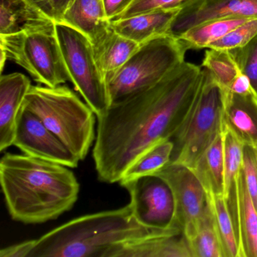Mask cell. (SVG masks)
<instances>
[{
  "label": "cell",
  "instance_id": "14",
  "mask_svg": "<svg viewBox=\"0 0 257 257\" xmlns=\"http://www.w3.org/2000/svg\"><path fill=\"white\" fill-rule=\"evenodd\" d=\"M222 127L231 130L243 143L257 145V98L223 91Z\"/></svg>",
  "mask_w": 257,
  "mask_h": 257
},
{
  "label": "cell",
  "instance_id": "9",
  "mask_svg": "<svg viewBox=\"0 0 257 257\" xmlns=\"http://www.w3.org/2000/svg\"><path fill=\"white\" fill-rule=\"evenodd\" d=\"M153 175L162 178L171 189L174 202L172 225L186 238L193 234L207 205V194L190 168L169 163Z\"/></svg>",
  "mask_w": 257,
  "mask_h": 257
},
{
  "label": "cell",
  "instance_id": "6",
  "mask_svg": "<svg viewBox=\"0 0 257 257\" xmlns=\"http://www.w3.org/2000/svg\"><path fill=\"white\" fill-rule=\"evenodd\" d=\"M186 51L179 39L168 34L140 45L125 64L106 82L110 105L160 82L184 62Z\"/></svg>",
  "mask_w": 257,
  "mask_h": 257
},
{
  "label": "cell",
  "instance_id": "15",
  "mask_svg": "<svg viewBox=\"0 0 257 257\" xmlns=\"http://www.w3.org/2000/svg\"><path fill=\"white\" fill-rule=\"evenodd\" d=\"M180 9L155 10L127 19L110 22L119 35L141 45L154 37L168 34L171 23Z\"/></svg>",
  "mask_w": 257,
  "mask_h": 257
},
{
  "label": "cell",
  "instance_id": "34",
  "mask_svg": "<svg viewBox=\"0 0 257 257\" xmlns=\"http://www.w3.org/2000/svg\"><path fill=\"white\" fill-rule=\"evenodd\" d=\"M134 0H103L105 13L109 22L113 21L131 5Z\"/></svg>",
  "mask_w": 257,
  "mask_h": 257
},
{
  "label": "cell",
  "instance_id": "1",
  "mask_svg": "<svg viewBox=\"0 0 257 257\" xmlns=\"http://www.w3.org/2000/svg\"><path fill=\"white\" fill-rule=\"evenodd\" d=\"M202 79V68L184 62L162 80L111 104L97 116L93 159L97 178L119 182L147 150L170 140L184 121Z\"/></svg>",
  "mask_w": 257,
  "mask_h": 257
},
{
  "label": "cell",
  "instance_id": "3",
  "mask_svg": "<svg viewBox=\"0 0 257 257\" xmlns=\"http://www.w3.org/2000/svg\"><path fill=\"white\" fill-rule=\"evenodd\" d=\"M178 228L140 223L131 204L72 219L34 240L29 257H108L115 248L144 237L182 234Z\"/></svg>",
  "mask_w": 257,
  "mask_h": 257
},
{
  "label": "cell",
  "instance_id": "23",
  "mask_svg": "<svg viewBox=\"0 0 257 257\" xmlns=\"http://www.w3.org/2000/svg\"><path fill=\"white\" fill-rule=\"evenodd\" d=\"M249 19L228 18L215 19L197 25L186 31L179 40L186 49H207Z\"/></svg>",
  "mask_w": 257,
  "mask_h": 257
},
{
  "label": "cell",
  "instance_id": "36",
  "mask_svg": "<svg viewBox=\"0 0 257 257\" xmlns=\"http://www.w3.org/2000/svg\"><path fill=\"white\" fill-rule=\"evenodd\" d=\"M8 59L7 53L3 48L0 47V70L3 72L4 66H5L6 61Z\"/></svg>",
  "mask_w": 257,
  "mask_h": 257
},
{
  "label": "cell",
  "instance_id": "27",
  "mask_svg": "<svg viewBox=\"0 0 257 257\" xmlns=\"http://www.w3.org/2000/svg\"><path fill=\"white\" fill-rule=\"evenodd\" d=\"M173 149L174 144L171 140L158 143L141 155L129 167L121 180H131L155 174L170 163Z\"/></svg>",
  "mask_w": 257,
  "mask_h": 257
},
{
  "label": "cell",
  "instance_id": "5",
  "mask_svg": "<svg viewBox=\"0 0 257 257\" xmlns=\"http://www.w3.org/2000/svg\"><path fill=\"white\" fill-rule=\"evenodd\" d=\"M223 91L207 69L193 103L178 130L171 137L174 144L170 163L191 170L222 129Z\"/></svg>",
  "mask_w": 257,
  "mask_h": 257
},
{
  "label": "cell",
  "instance_id": "31",
  "mask_svg": "<svg viewBox=\"0 0 257 257\" xmlns=\"http://www.w3.org/2000/svg\"><path fill=\"white\" fill-rule=\"evenodd\" d=\"M241 171L248 191L257 208V153L254 146L243 145Z\"/></svg>",
  "mask_w": 257,
  "mask_h": 257
},
{
  "label": "cell",
  "instance_id": "10",
  "mask_svg": "<svg viewBox=\"0 0 257 257\" xmlns=\"http://www.w3.org/2000/svg\"><path fill=\"white\" fill-rule=\"evenodd\" d=\"M118 183L128 192L134 215L140 223L153 228L174 227V198L169 186L162 178L152 174Z\"/></svg>",
  "mask_w": 257,
  "mask_h": 257
},
{
  "label": "cell",
  "instance_id": "20",
  "mask_svg": "<svg viewBox=\"0 0 257 257\" xmlns=\"http://www.w3.org/2000/svg\"><path fill=\"white\" fill-rule=\"evenodd\" d=\"M53 23L27 0H1L0 36L44 28Z\"/></svg>",
  "mask_w": 257,
  "mask_h": 257
},
{
  "label": "cell",
  "instance_id": "4",
  "mask_svg": "<svg viewBox=\"0 0 257 257\" xmlns=\"http://www.w3.org/2000/svg\"><path fill=\"white\" fill-rule=\"evenodd\" d=\"M24 107L37 115L64 145L84 160L95 136L96 115L67 86H31Z\"/></svg>",
  "mask_w": 257,
  "mask_h": 257
},
{
  "label": "cell",
  "instance_id": "25",
  "mask_svg": "<svg viewBox=\"0 0 257 257\" xmlns=\"http://www.w3.org/2000/svg\"><path fill=\"white\" fill-rule=\"evenodd\" d=\"M213 215L224 257H239V244L224 195L207 197Z\"/></svg>",
  "mask_w": 257,
  "mask_h": 257
},
{
  "label": "cell",
  "instance_id": "19",
  "mask_svg": "<svg viewBox=\"0 0 257 257\" xmlns=\"http://www.w3.org/2000/svg\"><path fill=\"white\" fill-rule=\"evenodd\" d=\"M61 22L86 36L91 43L110 27L103 0H71Z\"/></svg>",
  "mask_w": 257,
  "mask_h": 257
},
{
  "label": "cell",
  "instance_id": "35",
  "mask_svg": "<svg viewBox=\"0 0 257 257\" xmlns=\"http://www.w3.org/2000/svg\"><path fill=\"white\" fill-rule=\"evenodd\" d=\"M229 91L234 94H240V95L254 94L249 79L242 73H240L234 79L232 85L230 87Z\"/></svg>",
  "mask_w": 257,
  "mask_h": 257
},
{
  "label": "cell",
  "instance_id": "21",
  "mask_svg": "<svg viewBox=\"0 0 257 257\" xmlns=\"http://www.w3.org/2000/svg\"><path fill=\"white\" fill-rule=\"evenodd\" d=\"M192 171L207 197L224 195V149L222 131L198 159Z\"/></svg>",
  "mask_w": 257,
  "mask_h": 257
},
{
  "label": "cell",
  "instance_id": "12",
  "mask_svg": "<svg viewBox=\"0 0 257 257\" xmlns=\"http://www.w3.org/2000/svg\"><path fill=\"white\" fill-rule=\"evenodd\" d=\"M257 17V0H192L173 20L168 35L178 39L191 28L208 21Z\"/></svg>",
  "mask_w": 257,
  "mask_h": 257
},
{
  "label": "cell",
  "instance_id": "17",
  "mask_svg": "<svg viewBox=\"0 0 257 257\" xmlns=\"http://www.w3.org/2000/svg\"><path fill=\"white\" fill-rule=\"evenodd\" d=\"M93 52L106 82L125 64L140 45L115 32L112 27L93 42Z\"/></svg>",
  "mask_w": 257,
  "mask_h": 257
},
{
  "label": "cell",
  "instance_id": "33",
  "mask_svg": "<svg viewBox=\"0 0 257 257\" xmlns=\"http://www.w3.org/2000/svg\"><path fill=\"white\" fill-rule=\"evenodd\" d=\"M34 240L12 245L0 250V257H29L34 247Z\"/></svg>",
  "mask_w": 257,
  "mask_h": 257
},
{
  "label": "cell",
  "instance_id": "11",
  "mask_svg": "<svg viewBox=\"0 0 257 257\" xmlns=\"http://www.w3.org/2000/svg\"><path fill=\"white\" fill-rule=\"evenodd\" d=\"M14 146L25 155L77 168V157L34 112L22 106L16 125Z\"/></svg>",
  "mask_w": 257,
  "mask_h": 257
},
{
  "label": "cell",
  "instance_id": "37",
  "mask_svg": "<svg viewBox=\"0 0 257 257\" xmlns=\"http://www.w3.org/2000/svg\"><path fill=\"white\" fill-rule=\"evenodd\" d=\"M255 150H256V153H257V145L255 146Z\"/></svg>",
  "mask_w": 257,
  "mask_h": 257
},
{
  "label": "cell",
  "instance_id": "22",
  "mask_svg": "<svg viewBox=\"0 0 257 257\" xmlns=\"http://www.w3.org/2000/svg\"><path fill=\"white\" fill-rule=\"evenodd\" d=\"M239 257H257V208L243 173L239 177Z\"/></svg>",
  "mask_w": 257,
  "mask_h": 257
},
{
  "label": "cell",
  "instance_id": "28",
  "mask_svg": "<svg viewBox=\"0 0 257 257\" xmlns=\"http://www.w3.org/2000/svg\"><path fill=\"white\" fill-rule=\"evenodd\" d=\"M257 36V17L248 19L225 37L210 45L207 49L231 51L250 43Z\"/></svg>",
  "mask_w": 257,
  "mask_h": 257
},
{
  "label": "cell",
  "instance_id": "7",
  "mask_svg": "<svg viewBox=\"0 0 257 257\" xmlns=\"http://www.w3.org/2000/svg\"><path fill=\"white\" fill-rule=\"evenodd\" d=\"M9 60L23 67L39 83L57 87L70 81L55 32V23L44 28L0 36Z\"/></svg>",
  "mask_w": 257,
  "mask_h": 257
},
{
  "label": "cell",
  "instance_id": "26",
  "mask_svg": "<svg viewBox=\"0 0 257 257\" xmlns=\"http://www.w3.org/2000/svg\"><path fill=\"white\" fill-rule=\"evenodd\" d=\"M204 54L203 68L207 69L222 91H229L230 87L240 72L231 51L208 49Z\"/></svg>",
  "mask_w": 257,
  "mask_h": 257
},
{
  "label": "cell",
  "instance_id": "32",
  "mask_svg": "<svg viewBox=\"0 0 257 257\" xmlns=\"http://www.w3.org/2000/svg\"><path fill=\"white\" fill-rule=\"evenodd\" d=\"M55 23L62 22L63 16L71 0H27Z\"/></svg>",
  "mask_w": 257,
  "mask_h": 257
},
{
  "label": "cell",
  "instance_id": "13",
  "mask_svg": "<svg viewBox=\"0 0 257 257\" xmlns=\"http://www.w3.org/2000/svg\"><path fill=\"white\" fill-rule=\"evenodd\" d=\"M31 81L22 73L2 75L0 78V151L14 145L19 112L31 89Z\"/></svg>",
  "mask_w": 257,
  "mask_h": 257
},
{
  "label": "cell",
  "instance_id": "16",
  "mask_svg": "<svg viewBox=\"0 0 257 257\" xmlns=\"http://www.w3.org/2000/svg\"><path fill=\"white\" fill-rule=\"evenodd\" d=\"M224 149V197L232 219L239 244V177L244 144L227 127H222Z\"/></svg>",
  "mask_w": 257,
  "mask_h": 257
},
{
  "label": "cell",
  "instance_id": "2",
  "mask_svg": "<svg viewBox=\"0 0 257 257\" xmlns=\"http://www.w3.org/2000/svg\"><path fill=\"white\" fill-rule=\"evenodd\" d=\"M0 183L10 216L22 223L58 219L79 198V182L68 167L28 155L3 156Z\"/></svg>",
  "mask_w": 257,
  "mask_h": 257
},
{
  "label": "cell",
  "instance_id": "8",
  "mask_svg": "<svg viewBox=\"0 0 257 257\" xmlns=\"http://www.w3.org/2000/svg\"><path fill=\"white\" fill-rule=\"evenodd\" d=\"M55 32L70 82L96 116L110 106L107 85L94 58L91 40L77 30L55 23Z\"/></svg>",
  "mask_w": 257,
  "mask_h": 257
},
{
  "label": "cell",
  "instance_id": "24",
  "mask_svg": "<svg viewBox=\"0 0 257 257\" xmlns=\"http://www.w3.org/2000/svg\"><path fill=\"white\" fill-rule=\"evenodd\" d=\"M186 239L192 257H224L208 201L195 232Z\"/></svg>",
  "mask_w": 257,
  "mask_h": 257
},
{
  "label": "cell",
  "instance_id": "29",
  "mask_svg": "<svg viewBox=\"0 0 257 257\" xmlns=\"http://www.w3.org/2000/svg\"><path fill=\"white\" fill-rule=\"evenodd\" d=\"M240 72L249 79L257 98V36L244 47L231 50Z\"/></svg>",
  "mask_w": 257,
  "mask_h": 257
},
{
  "label": "cell",
  "instance_id": "18",
  "mask_svg": "<svg viewBox=\"0 0 257 257\" xmlns=\"http://www.w3.org/2000/svg\"><path fill=\"white\" fill-rule=\"evenodd\" d=\"M108 257H192L183 234L144 237L115 248Z\"/></svg>",
  "mask_w": 257,
  "mask_h": 257
},
{
  "label": "cell",
  "instance_id": "30",
  "mask_svg": "<svg viewBox=\"0 0 257 257\" xmlns=\"http://www.w3.org/2000/svg\"><path fill=\"white\" fill-rule=\"evenodd\" d=\"M192 0H134L131 5L113 21L127 19L155 10L181 9Z\"/></svg>",
  "mask_w": 257,
  "mask_h": 257
}]
</instances>
